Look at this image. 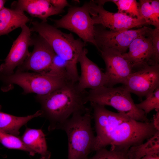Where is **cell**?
Instances as JSON below:
<instances>
[{
    "label": "cell",
    "mask_w": 159,
    "mask_h": 159,
    "mask_svg": "<svg viewBox=\"0 0 159 159\" xmlns=\"http://www.w3.org/2000/svg\"><path fill=\"white\" fill-rule=\"evenodd\" d=\"M93 110L96 135L93 151L111 146V148L127 151L143 143L158 130L153 122L136 121L105 106L90 102Z\"/></svg>",
    "instance_id": "1"
},
{
    "label": "cell",
    "mask_w": 159,
    "mask_h": 159,
    "mask_svg": "<svg viewBox=\"0 0 159 159\" xmlns=\"http://www.w3.org/2000/svg\"><path fill=\"white\" fill-rule=\"evenodd\" d=\"M77 82H70L49 94L35 96L41 106L40 117H44L49 122V131L60 129L73 114L89 109L85 105L87 92L79 90Z\"/></svg>",
    "instance_id": "2"
},
{
    "label": "cell",
    "mask_w": 159,
    "mask_h": 159,
    "mask_svg": "<svg viewBox=\"0 0 159 159\" xmlns=\"http://www.w3.org/2000/svg\"><path fill=\"white\" fill-rule=\"evenodd\" d=\"M30 30L36 32L44 38L55 54L68 64L75 82L79 79L77 64L79 57L85 46L80 39H75L71 33H64L47 22L34 21Z\"/></svg>",
    "instance_id": "3"
},
{
    "label": "cell",
    "mask_w": 159,
    "mask_h": 159,
    "mask_svg": "<svg viewBox=\"0 0 159 159\" xmlns=\"http://www.w3.org/2000/svg\"><path fill=\"white\" fill-rule=\"evenodd\" d=\"M91 109L73 114L61 126L68 139L67 159H87L93 151L95 136L91 125Z\"/></svg>",
    "instance_id": "4"
},
{
    "label": "cell",
    "mask_w": 159,
    "mask_h": 159,
    "mask_svg": "<svg viewBox=\"0 0 159 159\" xmlns=\"http://www.w3.org/2000/svg\"><path fill=\"white\" fill-rule=\"evenodd\" d=\"M0 81L3 83L1 89L4 92L9 90L15 84L23 89L24 95L34 93L39 95L49 94L70 82L44 73L16 71L9 75L0 74Z\"/></svg>",
    "instance_id": "5"
},
{
    "label": "cell",
    "mask_w": 159,
    "mask_h": 159,
    "mask_svg": "<svg viewBox=\"0 0 159 159\" xmlns=\"http://www.w3.org/2000/svg\"><path fill=\"white\" fill-rule=\"evenodd\" d=\"M86 102L104 106H110L136 121L149 122L143 111L138 109L132 99L130 93L124 86L108 87L103 86L87 92Z\"/></svg>",
    "instance_id": "6"
},
{
    "label": "cell",
    "mask_w": 159,
    "mask_h": 159,
    "mask_svg": "<svg viewBox=\"0 0 159 159\" xmlns=\"http://www.w3.org/2000/svg\"><path fill=\"white\" fill-rule=\"evenodd\" d=\"M57 28L68 30L77 34L85 43L97 46L95 38V25L89 12L88 2L80 7L69 8L61 19L52 20Z\"/></svg>",
    "instance_id": "7"
},
{
    "label": "cell",
    "mask_w": 159,
    "mask_h": 159,
    "mask_svg": "<svg viewBox=\"0 0 159 159\" xmlns=\"http://www.w3.org/2000/svg\"><path fill=\"white\" fill-rule=\"evenodd\" d=\"M89 12L95 25H100L115 31H122L148 25L143 18L132 17L125 14L109 12L103 5L94 1L88 2Z\"/></svg>",
    "instance_id": "8"
},
{
    "label": "cell",
    "mask_w": 159,
    "mask_h": 159,
    "mask_svg": "<svg viewBox=\"0 0 159 159\" xmlns=\"http://www.w3.org/2000/svg\"><path fill=\"white\" fill-rule=\"evenodd\" d=\"M98 25H95V38L98 50L102 47L112 48L122 54L126 52L135 38L148 34L152 29L144 26L135 29L115 31Z\"/></svg>",
    "instance_id": "9"
},
{
    "label": "cell",
    "mask_w": 159,
    "mask_h": 159,
    "mask_svg": "<svg viewBox=\"0 0 159 159\" xmlns=\"http://www.w3.org/2000/svg\"><path fill=\"white\" fill-rule=\"evenodd\" d=\"M123 85L130 93L140 98L147 97L159 87V64H147L133 72Z\"/></svg>",
    "instance_id": "10"
},
{
    "label": "cell",
    "mask_w": 159,
    "mask_h": 159,
    "mask_svg": "<svg viewBox=\"0 0 159 159\" xmlns=\"http://www.w3.org/2000/svg\"><path fill=\"white\" fill-rule=\"evenodd\" d=\"M98 50L105 64V73L108 80L107 87H113L119 83L125 85L128 76L133 72L131 64L116 49L102 47Z\"/></svg>",
    "instance_id": "11"
},
{
    "label": "cell",
    "mask_w": 159,
    "mask_h": 159,
    "mask_svg": "<svg viewBox=\"0 0 159 159\" xmlns=\"http://www.w3.org/2000/svg\"><path fill=\"white\" fill-rule=\"evenodd\" d=\"M21 28V33L13 42L4 62L0 65L1 74L9 75L14 73L15 68L21 65L30 54L28 49L33 46L31 32L26 25Z\"/></svg>",
    "instance_id": "12"
},
{
    "label": "cell",
    "mask_w": 159,
    "mask_h": 159,
    "mask_svg": "<svg viewBox=\"0 0 159 159\" xmlns=\"http://www.w3.org/2000/svg\"><path fill=\"white\" fill-rule=\"evenodd\" d=\"M32 39L33 50L16 71L43 73L52 62L55 53L47 41L39 35Z\"/></svg>",
    "instance_id": "13"
},
{
    "label": "cell",
    "mask_w": 159,
    "mask_h": 159,
    "mask_svg": "<svg viewBox=\"0 0 159 159\" xmlns=\"http://www.w3.org/2000/svg\"><path fill=\"white\" fill-rule=\"evenodd\" d=\"M87 50L85 48L80 53L78 59L80 64L81 74L77 82L78 88L81 91L86 89L95 90L107 87V77L98 66L89 59L87 56Z\"/></svg>",
    "instance_id": "14"
},
{
    "label": "cell",
    "mask_w": 159,
    "mask_h": 159,
    "mask_svg": "<svg viewBox=\"0 0 159 159\" xmlns=\"http://www.w3.org/2000/svg\"><path fill=\"white\" fill-rule=\"evenodd\" d=\"M151 30L148 34L135 38L130 45L128 52L122 54V57L131 64L133 69L135 67L140 69L147 64L151 65L153 52L149 35Z\"/></svg>",
    "instance_id": "15"
},
{
    "label": "cell",
    "mask_w": 159,
    "mask_h": 159,
    "mask_svg": "<svg viewBox=\"0 0 159 159\" xmlns=\"http://www.w3.org/2000/svg\"><path fill=\"white\" fill-rule=\"evenodd\" d=\"M11 9L27 12L31 16L47 22L49 16L60 13L64 10L57 8L50 0H19L13 2Z\"/></svg>",
    "instance_id": "16"
},
{
    "label": "cell",
    "mask_w": 159,
    "mask_h": 159,
    "mask_svg": "<svg viewBox=\"0 0 159 159\" xmlns=\"http://www.w3.org/2000/svg\"><path fill=\"white\" fill-rule=\"evenodd\" d=\"M20 138L29 149L40 155V159L50 158L51 153L48 150L45 135L42 130L26 127Z\"/></svg>",
    "instance_id": "17"
},
{
    "label": "cell",
    "mask_w": 159,
    "mask_h": 159,
    "mask_svg": "<svg viewBox=\"0 0 159 159\" xmlns=\"http://www.w3.org/2000/svg\"><path fill=\"white\" fill-rule=\"evenodd\" d=\"M30 20L23 11L4 7L0 11V36L21 28Z\"/></svg>",
    "instance_id": "18"
},
{
    "label": "cell",
    "mask_w": 159,
    "mask_h": 159,
    "mask_svg": "<svg viewBox=\"0 0 159 159\" xmlns=\"http://www.w3.org/2000/svg\"><path fill=\"white\" fill-rule=\"evenodd\" d=\"M1 108L0 105V130L16 136L19 135V130L22 126L34 118L40 117L42 114L39 110L33 115L16 116L2 112Z\"/></svg>",
    "instance_id": "19"
},
{
    "label": "cell",
    "mask_w": 159,
    "mask_h": 159,
    "mask_svg": "<svg viewBox=\"0 0 159 159\" xmlns=\"http://www.w3.org/2000/svg\"><path fill=\"white\" fill-rule=\"evenodd\" d=\"M127 154L129 159H140L148 155H159V131L145 142L130 148Z\"/></svg>",
    "instance_id": "20"
},
{
    "label": "cell",
    "mask_w": 159,
    "mask_h": 159,
    "mask_svg": "<svg viewBox=\"0 0 159 159\" xmlns=\"http://www.w3.org/2000/svg\"><path fill=\"white\" fill-rule=\"evenodd\" d=\"M139 4L141 16L148 25L159 29V1L140 0Z\"/></svg>",
    "instance_id": "21"
},
{
    "label": "cell",
    "mask_w": 159,
    "mask_h": 159,
    "mask_svg": "<svg viewBox=\"0 0 159 159\" xmlns=\"http://www.w3.org/2000/svg\"><path fill=\"white\" fill-rule=\"evenodd\" d=\"M43 73L61 77L68 82H76L67 62L56 54L49 67Z\"/></svg>",
    "instance_id": "22"
},
{
    "label": "cell",
    "mask_w": 159,
    "mask_h": 159,
    "mask_svg": "<svg viewBox=\"0 0 159 159\" xmlns=\"http://www.w3.org/2000/svg\"><path fill=\"white\" fill-rule=\"evenodd\" d=\"M0 143L8 148L23 150L31 156L35 154L25 145L20 138L0 130Z\"/></svg>",
    "instance_id": "23"
},
{
    "label": "cell",
    "mask_w": 159,
    "mask_h": 159,
    "mask_svg": "<svg viewBox=\"0 0 159 159\" xmlns=\"http://www.w3.org/2000/svg\"><path fill=\"white\" fill-rule=\"evenodd\" d=\"M105 1L112 2L115 4L117 6L118 12L134 18H143L140 14L139 4L135 0H105Z\"/></svg>",
    "instance_id": "24"
},
{
    "label": "cell",
    "mask_w": 159,
    "mask_h": 159,
    "mask_svg": "<svg viewBox=\"0 0 159 159\" xmlns=\"http://www.w3.org/2000/svg\"><path fill=\"white\" fill-rule=\"evenodd\" d=\"M135 105L138 109L143 111L146 115L153 110L156 112L159 111V87L145 100Z\"/></svg>",
    "instance_id": "25"
},
{
    "label": "cell",
    "mask_w": 159,
    "mask_h": 159,
    "mask_svg": "<svg viewBox=\"0 0 159 159\" xmlns=\"http://www.w3.org/2000/svg\"><path fill=\"white\" fill-rule=\"evenodd\" d=\"M127 151L111 148L108 150L104 148L96 151L93 156L87 159H129Z\"/></svg>",
    "instance_id": "26"
},
{
    "label": "cell",
    "mask_w": 159,
    "mask_h": 159,
    "mask_svg": "<svg viewBox=\"0 0 159 159\" xmlns=\"http://www.w3.org/2000/svg\"><path fill=\"white\" fill-rule=\"evenodd\" d=\"M153 49V52L151 65L159 63V29H152L150 34Z\"/></svg>",
    "instance_id": "27"
},
{
    "label": "cell",
    "mask_w": 159,
    "mask_h": 159,
    "mask_svg": "<svg viewBox=\"0 0 159 159\" xmlns=\"http://www.w3.org/2000/svg\"><path fill=\"white\" fill-rule=\"evenodd\" d=\"M50 1L55 7L63 10L69 5L68 1L65 0H50Z\"/></svg>",
    "instance_id": "28"
},
{
    "label": "cell",
    "mask_w": 159,
    "mask_h": 159,
    "mask_svg": "<svg viewBox=\"0 0 159 159\" xmlns=\"http://www.w3.org/2000/svg\"><path fill=\"white\" fill-rule=\"evenodd\" d=\"M156 112V113L153 115L151 121L155 128L158 130H159V111Z\"/></svg>",
    "instance_id": "29"
},
{
    "label": "cell",
    "mask_w": 159,
    "mask_h": 159,
    "mask_svg": "<svg viewBox=\"0 0 159 159\" xmlns=\"http://www.w3.org/2000/svg\"><path fill=\"white\" fill-rule=\"evenodd\" d=\"M140 159H159V155H148Z\"/></svg>",
    "instance_id": "30"
},
{
    "label": "cell",
    "mask_w": 159,
    "mask_h": 159,
    "mask_svg": "<svg viewBox=\"0 0 159 159\" xmlns=\"http://www.w3.org/2000/svg\"><path fill=\"white\" fill-rule=\"evenodd\" d=\"M6 1V0H0V11L4 7V5Z\"/></svg>",
    "instance_id": "31"
}]
</instances>
